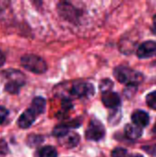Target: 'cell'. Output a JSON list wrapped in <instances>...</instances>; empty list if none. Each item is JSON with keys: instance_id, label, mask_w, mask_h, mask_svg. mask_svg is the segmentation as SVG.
Segmentation results:
<instances>
[{"instance_id": "cell-1", "label": "cell", "mask_w": 156, "mask_h": 157, "mask_svg": "<svg viewBox=\"0 0 156 157\" xmlns=\"http://www.w3.org/2000/svg\"><path fill=\"white\" fill-rule=\"evenodd\" d=\"M114 75L120 83L134 86L140 84L143 79V76L141 73L135 72L126 66L117 67L114 71Z\"/></svg>"}, {"instance_id": "cell-2", "label": "cell", "mask_w": 156, "mask_h": 157, "mask_svg": "<svg viewBox=\"0 0 156 157\" xmlns=\"http://www.w3.org/2000/svg\"><path fill=\"white\" fill-rule=\"evenodd\" d=\"M21 64L25 69L35 74H43L47 71L46 62L40 56L34 54H27L21 58Z\"/></svg>"}, {"instance_id": "cell-3", "label": "cell", "mask_w": 156, "mask_h": 157, "mask_svg": "<svg viewBox=\"0 0 156 157\" xmlns=\"http://www.w3.org/2000/svg\"><path fill=\"white\" fill-rule=\"evenodd\" d=\"M105 136V128L97 120H92L86 132V137L89 141H100Z\"/></svg>"}, {"instance_id": "cell-4", "label": "cell", "mask_w": 156, "mask_h": 157, "mask_svg": "<svg viewBox=\"0 0 156 157\" xmlns=\"http://www.w3.org/2000/svg\"><path fill=\"white\" fill-rule=\"evenodd\" d=\"M71 93L75 98H89L95 93V88L93 85L86 82H77L74 84Z\"/></svg>"}, {"instance_id": "cell-5", "label": "cell", "mask_w": 156, "mask_h": 157, "mask_svg": "<svg viewBox=\"0 0 156 157\" xmlns=\"http://www.w3.org/2000/svg\"><path fill=\"white\" fill-rule=\"evenodd\" d=\"M137 55L139 58H150L156 56V41L147 40L140 45L137 50Z\"/></svg>"}, {"instance_id": "cell-6", "label": "cell", "mask_w": 156, "mask_h": 157, "mask_svg": "<svg viewBox=\"0 0 156 157\" xmlns=\"http://www.w3.org/2000/svg\"><path fill=\"white\" fill-rule=\"evenodd\" d=\"M36 116L37 115L30 109H27L18 118V121H17L18 126L21 129H28V128H29L33 124V122L35 121Z\"/></svg>"}, {"instance_id": "cell-7", "label": "cell", "mask_w": 156, "mask_h": 157, "mask_svg": "<svg viewBox=\"0 0 156 157\" xmlns=\"http://www.w3.org/2000/svg\"><path fill=\"white\" fill-rule=\"evenodd\" d=\"M102 102L103 104L110 109H115L120 106V96L112 91L105 92L102 96Z\"/></svg>"}, {"instance_id": "cell-8", "label": "cell", "mask_w": 156, "mask_h": 157, "mask_svg": "<svg viewBox=\"0 0 156 157\" xmlns=\"http://www.w3.org/2000/svg\"><path fill=\"white\" fill-rule=\"evenodd\" d=\"M79 141H80L79 135L75 132H69L66 135L59 138V143L66 148L75 147L78 144Z\"/></svg>"}, {"instance_id": "cell-9", "label": "cell", "mask_w": 156, "mask_h": 157, "mask_svg": "<svg viewBox=\"0 0 156 157\" xmlns=\"http://www.w3.org/2000/svg\"><path fill=\"white\" fill-rule=\"evenodd\" d=\"M131 120L134 123V125L142 128V127H146L149 122H150V117L149 115L143 111V110H136L132 116H131Z\"/></svg>"}, {"instance_id": "cell-10", "label": "cell", "mask_w": 156, "mask_h": 157, "mask_svg": "<svg viewBox=\"0 0 156 157\" xmlns=\"http://www.w3.org/2000/svg\"><path fill=\"white\" fill-rule=\"evenodd\" d=\"M59 12L64 18L69 20H73L76 16L75 9L74 8V6L67 3H62L59 5Z\"/></svg>"}, {"instance_id": "cell-11", "label": "cell", "mask_w": 156, "mask_h": 157, "mask_svg": "<svg viewBox=\"0 0 156 157\" xmlns=\"http://www.w3.org/2000/svg\"><path fill=\"white\" fill-rule=\"evenodd\" d=\"M143 134V130L142 128L134 125V124H128L125 127V135L127 136V138H129L130 140H137L139 139Z\"/></svg>"}, {"instance_id": "cell-12", "label": "cell", "mask_w": 156, "mask_h": 157, "mask_svg": "<svg viewBox=\"0 0 156 157\" xmlns=\"http://www.w3.org/2000/svg\"><path fill=\"white\" fill-rule=\"evenodd\" d=\"M46 108V100L43 98L38 97L35 98L31 103L30 109L36 114V115H40L44 112Z\"/></svg>"}, {"instance_id": "cell-13", "label": "cell", "mask_w": 156, "mask_h": 157, "mask_svg": "<svg viewBox=\"0 0 156 157\" xmlns=\"http://www.w3.org/2000/svg\"><path fill=\"white\" fill-rule=\"evenodd\" d=\"M68 132H69V125H67V124L58 125L53 130V135L58 138H61V137L66 135Z\"/></svg>"}, {"instance_id": "cell-14", "label": "cell", "mask_w": 156, "mask_h": 157, "mask_svg": "<svg viewBox=\"0 0 156 157\" xmlns=\"http://www.w3.org/2000/svg\"><path fill=\"white\" fill-rule=\"evenodd\" d=\"M40 157H57V151L52 146H45L40 149Z\"/></svg>"}, {"instance_id": "cell-15", "label": "cell", "mask_w": 156, "mask_h": 157, "mask_svg": "<svg viewBox=\"0 0 156 157\" xmlns=\"http://www.w3.org/2000/svg\"><path fill=\"white\" fill-rule=\"evenodd\" d=\"M113 87V82L109 79H104L101 81L100 85H99V88L100 90L105 93V92H108L111 90V88Z\"/></svg>"}, {"instance_id": "cell-16", "label": "cell", "mask_w": 156, "mask_h": 157, "mask_svg": "<svg viewBox=\"0 0 156 157\" xmlns=\"http://www.w3.org/2000/svg\"><path fill=\"white\" fill-rule=\"evenodd\" d=\"M146 102L150 108L156 109V91L151 92L146 97Z\"/></svg>"}, {"instance_id": "cell-17", "label": "cell", "mask_w": 156, "mask_h": 157, "mask_svg": "<svg viewBox=\"0 0 156 157\" xmlns=\"http://www.w3.org/2000/svg\"><path fill=\"white\" fill-rule=\"evenodd\" d=\"M112 157H126L127 156V150L122 147H118L114 149L111 153Z\"/></svg>"}, {"instance_id": "cell-18", "label": "cell", "mask_w": 156, "mask_h": 157, "mask_svg": "<svg viewBox=\"0 0 156 157\" xmlns=\"http://www.w3.org/2000/svg\"><path fill=\"white\" fill-rule=\"evenodd\" d=\"M8 152L7 144L4 140H0V157H4L6 155Z\"/></svg>"}, {"instance_id": "cell-19", "label": "cell", "mask_w": 156, "mask_h": 157, "mask_svg": "<svg viewBox=\"0 0 156 157\" xmlns=\"http://www.w3.org/2000/svg\"><path fill=\"white\" fill-rule=\"evenodd\" d=\"M7 115H8V110L5 107L0 106V124H2L6 121Z\"/></svg>"}, {"instance_id": "cell-20", "label": "cell", "mask_w": 156, "mask_h": 157, "mask_svg": "<svg viewBox=\"0 0 156 157\" xmlns=\"http://www.w3.org/2000/svg\"><path fill=\"white\" fill-rule=\"evenodd\" d=\"M5 61H6V58L4 56V54L0 52V67L5 63Z\"/></svg>"}, {"instance_id": "cell-21", "label": "cell", "mask_w": 156, "mask_h": 157, "mask_svg": "<svg viewBox=\"0 0 156 157\" xmlns=\"http://www.w3.org/2000/svg\"><path fill=\"white\" fill-rule=\"evenodd\" d=\"M153 31L156 34V15L154 17V24H153Z\"/></svg>"}, {"instance_id": "cell-22", "label": "cell", "mask_w": 156, "mask_h": 157, "mask_svg": "<svg viewBox=\"0 0 156 157\" xmlns=\"http://www.w3.org/2000/svg\"><path fill=\"white\" fill-rule=\"evenodd\" d=\"M129 157H143V155H130Z\"/></svg>"}]
</instances>
